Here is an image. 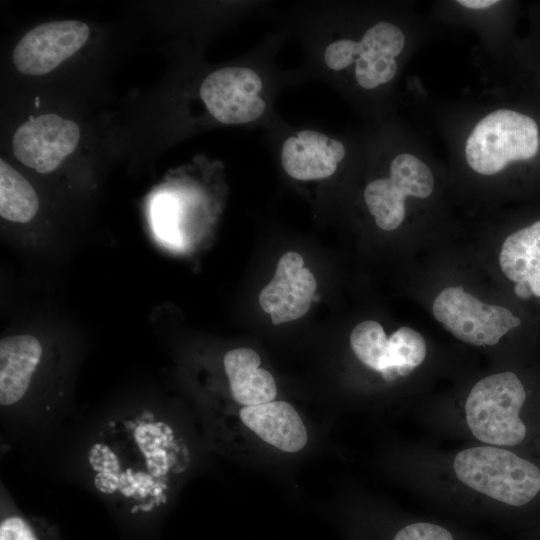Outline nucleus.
<instances>
[{"mask_svg":"<svg viewBox=\"0 0 540 540\" xmlns=\"http://www.w3.org/2000/svg\"><path fill=\"white\" fill-rule=\"evenodd\" d=\"M188 462L174 429L149 412L110 421L88 450L95 488L140 514L166 504Z\"/></svg>","mask_w":540,"mask_h":540,"instance_id":"1","label":"nucleus"},{"mask_svg":"<svg viewBox=\"0 0 540 540\" xmlns=\"http://www.w3.org/2000/svg\"><path fill=\"white\" fill-rule=\"evenodd\" d=\"M433 469L438 486L453 496L521 507L540 493V468L503 447L476 443L448 454Z\"/></svg>","mask_w":540,"mask_h":540,"instance_id":"2","label":"nucleus"},{"mask_svg":"<svg viewBox=\"0 0 540 540\" xmlns=\"http://www.w3.org/2000/svg\"><path fill=\"white\" fill-rule=\"evenodd\" d=\"M526 399V389L514 372L487 375L471 387L458 420L476 443L511 449L528 433L521 418Z\"/></svg>","mask_w":540,"mask_h":540,"instance_id":"3","label":"nucleus"},{"mask_svg":"<svg viewBox=\"0 0 540 540\" xmlns=\"http://www.w3.org/2000/svg\"><path fill=\"white\" fill-rule=\"evenodd\" d=\"M538 148L536 122L527 115L500 109L476 124L467 139L465 155L474 171L492 175L512 161L534 157Z\"/></svg>","mask_w":540,"mask_h":540,"instance_id":"4","label":"nucleus"},{"mask_svg":"<svg viewBox=\"0 0 540 540\" xmlns=\"http://www.w3.org/2000/svg\"><path fill=\"white\" fill-rule=\"evenodd\" d=\"M437 321L460 341L473 346H493L521 320L509 309L483 303L462 286L447 287L435 298Z\"/></svg>","mask_w":540,"mask_h":540,"instance_id":"5","label":"nucleus"},{"mask_svg":"<svg viewBox=\"0 0 540 540\" xmlns=\"http://www.w3.org/2000/svg\"><path fill=\"white\" fill-rule=\"evenodd\" d=\"M349 341L356 358L386 382L410 376L427 355L426 342L419 332L401 327L388 338L381 324L373 320L357 324Z\"/></svg>","mask_w":540,"mask_h":540,"instance_id":"6","label":"nucleus"},{"mask_svg":"<svg viewBox=\"0 0 540 540\" xmlns=\"http://www.w3.org/2000/svg\"><path fill=\"white\" fill-rule=\"evenodd\" d=\"M434 177L428 166L412 154L397 155L390 165V176L370 182L364 200L377 226L385 231L397 229L405 217V198L428 197Z\"/></svg>","mask_w":540,"mask_h":540,"instance_id":"7","label":"nucleus"},{"mask_svg":"<svg viewBox=\"0 0 540 540\" xmlns=\"http://www.w3.org/2000/svg\"><path fill=\"white\" fill-rule=\"evenodd\" d=\"M262 81L247 67H226L209 74L200 96L210 114L224 124H245L260 118L266 103L260 97Z\"/></svg>","mask_w":540,"mask_h":540,"instance_id":"8","label":"nucleus"},{"mask_svg":"<svg viewBox=\"0 0 540 540\" xmlns=\"http://www.w3.org/2000/svg\"><path fill=\"white\" fill-rule=\"evenodd\" d=\"M78 125L55 114H45L22 124L12 139L18 160L40 173L54 171L79 141Z\"/></svg>","mask_w":540,"mask_h":540,"instance_id":"9","label":"nucleus"},{"mask_svg":"<svg viewBox=\"0 0 540 540\" xmlns=\"http://www.w3.org/2000/svg\"><path fill=\"white\" fill-rule=\"evenodd\" d=\"M89 27L77 20L54 21L30 30L13 51V62L26 75H43L76 53L86 42Z\"/></svg>","mask_w":540,"mask_h":540,"instance_id":"10","label":"nucleus"},{"mask_svg":"<svg viewBox=\"0 0 540 540\" xmlns=\"http://www.w3.org/2000/svg\"><path fill=\"white\" fill-rule=\"evenodd\" d=\"M317 288L302 256L294 251L284 253L278 261L274 277L261 290L259 304L270 314L273 324L290 322L304 316Z\"/></svg>","mask_w":540,"mask_h":540,"instance_id":"11","label":"nucleus"},{"mask_svg":"<svg viewBox=\"0 0 540 540\" xmlns=\"http://www.w3.org/2000/svg\"><path fill=\"white\" fill-rule=\"evenodd\" d=\"M345 152L340 141L314 130H302L284 141L281 163L296 180L325 179L335 173Z\"/></svg>","mask_w":540,"mask_h":540,"instance_id":"12","label":"nucleus"},{"mask_svg":"<svg viewBox=\"0 0 540 540\" xmlns=\"http://www.w3.org/2000/svg\"><path fill=\"white\" fill-rule=\"evenodd\" d=\"M242 423L267 444L287 453L302 450L307 429L295 408L285 401L245 406L239 411Z\"/></svg>","mask_w":540,"mask_h":540,"instance_id":"13","label":"nucleus"},{"mask_svg":"<svg viewBox=\"0 0 540 540\" xmlns=\"http://www.w3.org/2000/svg\"><path fill=\"white\" fill-rule=\"evenodd\" d=\"M41 356L42 346L31 335H15L1 340V406L15 405L25 396Z\"/></svg>","mask_w":540,"mask_h":540,"instance_id":"14","label":"nucleus"},{"mask_svg":"<svg viewBox=\"0 0 540 540\" xmlns=\"http://www.w3.org/2000/svg\"><path fill=\"white\" fill-rule=\"evenodd\" d=\"M233 399L243 407L274 401L277 386L273 375L261 368L259 354L250 348H236L223 358Z\"/></svg>","mask_w":540,"mask_h":540,"instance_id":"15","label":"nucleus"},{"mask_svg":"<svg viewBox=\"0 0 540 540\" xmlns=\"http://www.w3.org/2000/svg\"><path fill=\"white\" fill-rule=\"evenodd\" d=\"M499 263L509 280L527 285L540 298V220L505 239Z\"/></svg>","mask_w":540,"mask_h":540,"instance_id":"16","label":"nucleus"},{"mask_svg":"<svg viewBox=\"0 0 540 540\" xmlns=\"http://www.w3.org/2000/svg\"><path fill=\"white\" fill-rule=\"evenodd\" d=\"M39 207L31 184L6 161L0 159V215L13 222L26 223Z\"/></svg>","mask_w":540,"mask_h":540,"instance_id":"17","label":"nucleus"},{"mask_svg":"<svg viewBox=\"0 0 540 540\" xmlns=\"http://www.w3.org/2000/svg\"><path fill=\"white\" fill-rule=\"evenodd\" d=\"M355 64L356 80L364 89H373L389 82L398 68L394 58L364 50H360Z\"/></svg>","mask_w":540,"mask_h":540,"instance_id":"18","label":"nucleus"},{"mask_svg":"<svg viewBox=\"0 0 540 540\" xmlns=\"http://www.w3.org/2000/svg\"><path fill=\"white\" fill-rule=\"evenodd\" d=\"M405 44V37L399 27L389 22L380 21L369 28L359 41L360 49L383 56H398Z\"/></svg>","mask_w":540,"mask_h":540,"instance_id":"19","label":"nucleus"},{"mask_svg":"<svg viewBox=\"0 0 540 540\" xmlns=\"http://www.w3.org/2000/svg\"><path fill=\"white\" fill-rule=\"evenodd\" d=\"M177 211L175 198L168 194L157 195L151 205L154 230L159 238L169 243L177 239Z\"/></svg>","mask_w":540,"mask_h":540,"instance_id":"20","label":"nucleus"},{"mask_svg":"<svg viewBox=\"0 0 540 540\" xmlns=\"http://www.w3.org/2000/svg\"><path fill=\"white\" fill-rule=\"evenodd\" d=\"M359 50V42L354 40L340 39L334 41L325 49V64L335 71L344 69L355 62Z\"/></svg>","mask_w":540,"mask_h":540,"instance_id":"21","label":"nucleus"},{"mask_svg":"<svg viewBox=\"0 0 540 540\" xmlns=\"http://www.w3.org/2000/svg\"><path fill=\"white\" fill-rule=\"evenodd\" d=\"M393 540H454L451 532L438 524L418 521L401 528Z\"/></svg>","mask_w":540,"mask_h":540,"instance_id":"22","label":"nucleus"},{"mask_svg":"<svg viewBox=\"0 0 540 540\" xmlns=\"http://www.w3.org/2000/svg\"><path fill=\"white\" fill-rule=\"evenodd\" d=\"M0 540H38V538L23 517L11 515L1 521Z\"/></svg>","mask_w":540,"mask_h":540,"instance_id":"23","label":"nucleus"},{"mask_svg":"<svg viewBox=\"0 0 540 540\" xmlns=\"http://www.w3.org/2000/svg\"><path fill=\"white\" fill-rule=\"evenodd\" d=\"M459 4L469 9H484L490 7L498 1L495 0H459Z\"/></svg>","mask_w":540,"mask_h":540,"instance_id":"24","label":"nucleus"}]
</instances>
